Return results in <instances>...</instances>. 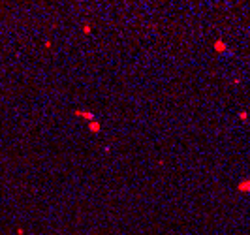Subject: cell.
Segmentation results:
<instances>
[{
  "label": "cell",
  "mask_w": 250,
  "mask_h": 235,
  "mask_svg": "<svg viewBox=\"0 0 250 235\" xmlns=\"http://www.w3.org/2000/svg\"><path fill=\"white\" fill-rule=\"evenodd\" d=\"M75 117H81V119H87V120H92L94 115H92L90 111H83V109H77L75 111Z\"/></svg>",
  "instance_id": "1"
},
{
  "label": "cell",
  "mask_w": 250,
  "mask_h": 235,
  "mask_svg": "<svg viewBox=\"0 0 250 235\" xmlns=\"http://www.w3.org/2000/svg\"><path fill=\"white\" fill-rule=\"evenodd\" d=\"M100 128H102V126H100L98 120H90V122H89V130H90L92 134H98V132H100Z\"/></svg>",
  "instance_id": "2"
},
{
  "label": "cell",
  "mask_w": 250,
  "mask_h": 235,
  "mask_svg": "<svg viewBox=\"0 0 250 235\" xmlns=\"http://www.w3.org/2000/svg\"><path fill=\"white\" fill-rule=\"evenodd\" d=\"M239 192H250V181H241L239 186H237Z\"/></svg>",
  "instance_id": "3"
},
{
  "label": "cell",
  "mask_w": 250,
  "mask_h": 235,
  "mask_svg": "<svg viewBox=\"0 0 250 235\" xmlns=\"http://www.w3.org/2000/svg\"><path fill=\"white\" fill-rule=\"evenodd\" d=\"M214 49H216V53H224V51H226V44H224L222 40L214 41Z\"/></svg>",
  "instance_id": "4"
},
{
  "label": "cell",
  "mask_w": 250,
  "mask_h": 235,
  "mask_svg": "<svg viewBox=\"0 0 250 235\" xmlns=\"http://www.w3.org/2000/svg\"><path fill=\"white\" fill-rule=\"evenodd\" d=\"M90 30H92L90 25H85V26H83V32H85V34H90Z\"/></svg>",
  "instance_id": "5"
}]
</instances>
